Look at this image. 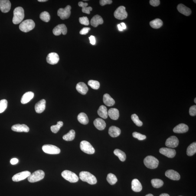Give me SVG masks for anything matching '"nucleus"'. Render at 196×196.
Returning a JSON list of instances; mask_svg holds the SVG:
<instances>
[{
	"mask_svg": "<svg viewBox=\"0 0 196 196\" xmlns=\"http://www.w3.org/2000/svg\"><path fill=\"white\" fill-rule=\"evenodd\" d=\"M24 12L23 8L21 7H17L14 11V17L12 22L14 24L20 23L24 19Z\"/></svg>",
	"mask_w": 196,
	"mask_h": 196,
	"instance_id": "f257e3e1",
	"label": "nucleus"
},
{
	"mask_svg": "<svg viewBox=\"0 0 196 196\" xmlns=\"http://www.w3.org/2000/svg\"><path fill=\"white\" fill-rule=\"evenodd\" d=\"M79 176L81 181L86 182L89 184H95L97 182L96 177L88 171H81L79 174Z\"/></svg>",
	"mask_w": 196,
	"mask_h": 196,
	"instance_id": "f03ea898",
	"label": "nucleus"
},
{
	"mask_svg": "<svg viewBox=\"0 0 196 196\" xmlns=\"http://www.w3.org/2000/svg\"><path fill=\"white\" fill-rule=\"evenodd\" d=\"M144 162L145 166L150 169H155L157 168L159 163L157 158L152 156L146 157Z\"/></svg>",
	"mask_w": 196,
	"mask_h": 196,
	"instance_id": "7ed1b4c3",
	"label": "nucleus"
},
{
	"mask_svg": "<svg viewBox=\"0 0 196 196\" xmlns=\"http://www.w3.org/2000/svg\"><path fill=\"white\" fill-rule=\"evenodd\" d=\"M35 27V23L32 20L28 19L23 21L20 24L19 28L21 31L27 32L32 30Z\"/></svg>",
	"mask_w": 196,
	"mask_h": 196,
	"instance_id": "20e7f679",
	"label": "nucleus"
},
{
	"mask_svg": "<svg viewBox=\"0 0 196 196\" xmlns=\"http://www.w3.org/2000/svg\"><path fill=\"white\" fill-rule=\"evenodd\" d=\"M44 176V171L41 170H38L31 174L28 177V180L31 183L37 182L43 179Z\"/></svg>",
	"mask_w": 196,
	"mask_h": 196,
	"instance_id": "39448f33",
	"label": "nucleus"
},
{
	"mask_svg": "<svg viewBox=\"0 0 196 196\" xmlns=\"http://www.w3.org/2000/svg\"><path fill=\"white\" fill-rule=\"evenodd\" d=\"M63 178L71 183H76L78 181L79 178L77 175L71 171L66 170L61 173Z\"/></svg>",
	"mask_w": 196,
	"mask_h": 196,
	"instance_id": "423d86ee",
	"label": "nucleus"
},
{
	"mask_svg": "<svg viewBox=\"0 0 196 196\" xmlns=\"http://www.w3.org/2000/svg\"><path fill=\"white\" fill-rule=\"evenodd\" d=\"M80 148L83 152L89 155H92L95 152L94 148L90 143L86 141H83L81 142Z\"/></svg>",
	"mask_w": 196,
	"mask_h": 196,
	"instance_id": "0eeeda50",
	"label": "nucleus"
},
{
	"mask_svg": "<svg viewBox=\"0 0 196 196\" xmlns=\"http://www.w3.org/2000/svg\"><path fill=\"white\" fill-rule=\"evenodd\" d=\"M42 150L45 153L50 155H57L59 154L61 152L58 147L49 144L43 145Z\"/></svg>",
	"mask_w": 196,
	"mask_h": 196,
	"instance_id": "6e6552de",
	"label": "nucleus"
},
{
	"mask_svg": "<svg viewBox=\"0 0 196 196\" xmlns=\"http://www.w3.org/2000/svg\"><path fill=\"white\" fill-rule=\"evenodd\" d=\"M71 9V7L70 5L67 6L64 8H60L57 11V15L61 19H67L70 16Z\"/></svg>",
	"mask_w": 196,
	"mask_h": 196,
	"instance_id": "1a4fd4ad",
	"label": "nucleus"
},
{
	"mask_svg": "<svg viewBox=\"0 0 196 196\" xmlns=\"http://www.w3.org/2000/svg\"><path fill=\"white\" fill-rule=\"evenodd\" d=\"M114 15L117 19L120 20L125 19L128 17V13L125 10V8L123 6L119 7L115 10Z\"/></svg>",
	"mask_w": 196,
	"mask_h": 196,
	"instance_id": "9d476101",
	"label": "nucleus"
},
{
	"mask_svg": "<svg viewBox=\"0 0 196 196\" xmlns=\"http://www.w3.org/2000/svg\"><path fill=\"white\" fill-rule=\"evenodd\" d=\"M31 173L28 171H22L15 174L12 177V180L14 182H19L25 179L31 175Z\"/></svg>",
	"mask_w": 196,
	"mask_h": 196,
	"instance_id": "9b49d317",
	"label": "nucleus"
},
{
	"mask_svg": "<svg viewBox=\"0 0 196 196\" xmlns=\"http://www.w3.org/2000/svg\"><path fill=\"white\" fill-rule=\"evenodd\" d=\"M67 32V29L64 24H59L53 30V34L55 36H59L61 34L65 35Z\"/></svg>",
	"mask_w": 196,
	"mask_h": 196,
	"instance_id": "f8f14e48",
	"label": "nucleus"
},
{
	"mask_svg": "<svg viewBox=\"0 0 196 196\" xmlns=\"http://www.w3.org/2000/svg\"><path fill=\"white\" fill-rule=\"evenodd\" d=\"M159 152L160 153L169 158H174L176 154L175 150L170 148H161Z\"/></svg>",
	"mask_w": 196,
	"mask_h": 196,
	"instance_id": "ddd939ff",
	"label": "nucleus"
},
{
	"mask_svg": "<svg viewBox=\"0 0 196 196\" xmlns=\"http://www.w3.org/2000/svg\"><path fill=\"white\" fill-rule=\"evenodd\" d=\"M179 141L178 138L175 136H171L166 140L165 145L170 148H175L178 146Z\"/></svg>",
	"mask_w": 196,
	"mask_h": 196,
	"instance_id": "4468645a",
	"label": "nucleus"
},
{
	"mask_svg": "<svg viewBox=\"0 0 196 196\" xmlns=\"http://www.w3.org/2000/svg\"><path fill=\"white\" fill-rule=\"evenodd\" d=\"M47 62L51 65L57 64L59 60V57L57 53L52 52L48 55L46 58Z\"/></svg>",
	"mask_w": 196,
	"mask_h": 196,
	"instance_id": "2eb2a0df",
	"label": "nucleus"
},
{
	"mask_svg": "<svg viewBox=\"0 0 196 196\" xmlns=\"http://www.w3.org/2000/svg\"><path fill=\"white\" fill-rule=\"evenodd\" d=\"M11 7V2L8 0H0V10L2 12H9Z\"/></svg>",
	"mask_w": 196,
	"mask_h": 196,
	"instance_id": "dca6fc26",
	"label": "nucleus"
},
{
	"mask_svg": "<svg viewBox=\"0 0 196 196\" xmlns=\"http://www.w3.org/2000/svg\"><path fill=\"white\" fill-rule=\"evenodd\" d=\"M12 130L14 132H28L30 129L27 125L25 124H17L13 125L11 127Z\"/></svg>",
	"mask_w": 196,
	"mask_h": 196,
	"instance_id": "f3484780",
	"label": "nucleus"
},
{
	"mask_svg": "<svg viewBox=\"0 0 196 196\" xmlns=\"http://www.w3.org/2000/svg\"><path fill=\"white\" fill-rule=\"evenodd\" d=\"M165 175L170 179L174 181H178L181 178L179 173L177 171L173 170H167L165 173Z\"/></svg>",
	"mask_w": 196,
	"mask_h": 196,
	"instance_id": "a211bd4d",
	"label": "nucleus"
},
{
	"mask_svg": "<svg viewBox=\"0 0 196 196\" xmlns=\"http://www.w3.org/2000/svg\"><path fill=\"white\" fill-rule=\"evenodd\" d=\"M188 127L184 124H180L174 128L173 132L177 133H184L188 130Z\"/></svg>",
	"mask_w": 196,
	"mask_h": 196,
	"instance_id": "6ab92c4d",
	"label": "nucleus"
},
{
	"mask_svg": "<svg viewBox=\"0 0 196 196\" xmlns=\"http://www.w3.org/2000/svg\"><path fill=\"white\" fill-rule=\"evenodd\" d=\"M95 127L100 130H103L106 127V124L105 121L101 118H97L93 122Z\"/></svg>",
	"mask_w": 196,
	"mask_h": 196,
	"instance_id": "aec40b11",
	"label": "nucleus"
},
{
	"mask_svg": "<svg viewBox=\"0 0 196 196\" xmlns=\"http://www.w3.org/2000/svg\"><path fill=\"white\" fill-rule=\"evenodd\" d=\"M46 100L42 99L37 102L35 106V110L36 112L38 113H42L46 108Z\"/></svg>",
	"mask_w": 196,
	"mask_h": 196,
	"instance_id": "412c9836",
	"label": "nucleus"
},
{
	"mask_svg": "<svg viewBox=\"0 0 196 196\" xmlns=\"http://www.w3.org/2000/svg\"><path fill=\"white\" fill-rule=\"evenodd\" d=\"M76 89L79 93L83 95H85L88 90V88L86 84L83 82H80L77 84Z\"/></svg>",
	"mask_w": 196,
	"mask_h": 196,
	"instance_id": "4be33fe9",
	"label": "nucleus"
},
{
	"mask_svg": "<svg viewBox=\"0 0 196 196\" xmlns=\"http://www.w3.org/2000/svg\"><path fill=\"white\" fill-rule=\"evenodd\" d=\"M177 10L180 13L186 16H188L191 13V11L190 8H187L185 5L180 4L177 6Z\"/></svg>",
	"mask_w": 196,
	"mask_h": 196,
	"instance_id": "5701e85b",
	"label": "nucleus"
},
{
	"mask_svg": "<svg viewBox=\"0 0 196 196\" xmlns=\"http://www.w3.org/2000/svg\"><path fill=\"white\" fill-rule=\"evenodd\" d=\"M103 19L100 16L98 15L94 16L90 21L91 25L94 27H97L100 24H103Z\"/></svg>",
	"mask_w": 196,
	"mask_h": 196,
	"instance_id": "b1692460",
	"label": "nucleus"
},
{
	"mask_svg": "<svg viewBox=\"0 0 196 196\" xmlns=\"http://www.w3.org/2000/svg\"><path fill=\"white\" fill-rule=\"evenodd\" d=\"M34 93L32 92H27L21 97V102L22 104H26L28 103L34 97Z\"/></svg>",
	"mask_w": 196,
	"mask_h": 196,
	"instance_id": "393cba45",
	"label": "nucleus"
},
{
	"mask_svg": "<svg viewBox=\"0 0 196 196\" xmlns=\"http://www.w3.org/2000/svg\"><path fill=\"white\" fill-rule=\"evenodd\" d=\"M132 188L134 191L139 192L142 190V187L141 183L137 179H135L132 180Z\"/></svg>",
	"mask_w": 196,
	"mask_h": 196,
	"instance_id": "a878e982",
	"label": "nucleus"
},
{
	"mask_svg": "<svg viewBox=\"0 0 196 196\" xmlns=\"http://www.w3.org/2000/svg\"><path fill=\"white\" fill-rule=\"evenodd\" d=\"M109 135L112 137H116L120 135L121 130L119 128L115 126L110 127L109 129Z\"/></svg>",
	"mask_w": 196,
	"mask_h": 196,
	"instance_id": "bb28decb",
	"label": "nucleus"
},
{
	"mask_svg": "<svg viewBox=\"0 0 196 196\" xmlns=\"http://www.w3.org/2000/svg\"><path fill=\"white\" fill-rule=\"evenodd\" d=\"M103 102L105 104L108 106H113L115 104V101L108 94L104 95Z\"/></svg>",
	"mask_w": 196,
	"mask_h": 196,
	"instance_id": "cd10ccee",
	"label": "nucleus"
},
{
	"mask_svg": "<svg viewBox=\"0 0 196 196\" xmlns=\"http://www.w3.org/2000/svg\"><path fill=\"white\" fill-rule=\"evenodd\" d=\"M97 113L101 117L104 119H107L108 116L107 108L103 105L99 107L97 111Z\"/></svg>",
	"mask_w": 196,
	"mask_h": 196,
	"instance_id": "c85d7f7f",
	"label": "nucleus"
},
{
	"mask_svg": "<svg viewBox=\"0 0 196 196\" xmlns=\"http://www.w3.org/2000/svg\"><path fill=\"white\" fill-rule=\"evenodd\" d=\"M108 115L113 120H117L119 117V112L117 109L110 108L108 111Z\"/></svg>",
	"mask_w": 196,
	"mask_h": 196,
	"instance_id": "c756f323",
	"label": "nucleus"
},
{
	"mask_svg": "<svg viewBox=\"0 0 196 196\" xmlns=\"http://www.w3.org/2000/svg\"><path fill=\"white\" fill-rule=\"evenodd\" d=\"M77 119L81 124L83 125L87 124L89 122V119L86 113H81L77 116Z\"/></svg>",
	"mask_w": 196,
	"mask_h": 196,
	"instance_id": "7c9ffc66",
	"label": "nucleus"
},
{
	"mask_svg": "<svg viewBox=\"0 0 196 196\" xmlns=\"http://www.w3.org/2000/svg\"><path fill=\"white\" fill-rule=\"evenodd\" d=\"M78 5L79 7L82 8V12L85 13L90 14V11L92 10V8L91 7H87L88 3H87L80 2L79 3Z\"/></svg>",
	"mask_w": 196,
	"mask_h": 196,
	"instance_id": "2f4dec72",
	"label": "nucleus"
},
{
	"mask_svg": "<svg viewBox=\"0 0 196 196\" xmlns=\"http://www.w3.org/2000/svg\"><path fill=\"white\" fill-rule=\"evenodd\" d=\"M163 23L162 20L159 19H156L151 21L150 25L152 28L154 29H158L162 26Z\"/></svg>",
	"mask_w": 196,
	"mask_h": 196,
	"instance_id": "473e14b6",
	"label": "nucleus"
},
{
	"mask_svg": "<svg viewBox=\"0 0 196 196\" xmlns=\"http://www.w3.org/2000/svg\"><path fill=\"white\" fill-rule=\"evenodd\" d=\"M196 152V142H194L189 146L187 150V154L189 156L194 155Z\"/></svg>",
	"mask_w": 196,
	"mask_h": 196,
	"instance_id": "72a5a7b5",
	"label": "nucleus"
},
{
	"mask_svg": "<svg viewBox=\"0 0 196 196\" xmlns=\"http://www.w3.org/2000/svg\"><path fill=\"white\" fill-rule=\"evenodd\" d=\"M114 153L116 156H117L119 159L122 162H124L126 159V155L124 152L119 149H115L114 151Z\"/></svg>",
	"mask_w": 196,
	"mask_h": 196,
	"instance_id": "f704fd0d",
	"label": "nucleus"
},
{
	"mask_svg": "<svg viewBox=\"0 0 196 196\" xmlns=\"http://www.w3.org/2000/svg\"><path fill=\"white\" fill-rule=\"evenodd\" d=\"M75 137V132L73 130H71L68 133L63 136V139L66 141H71L74 139Z\"/></svg>",
	"mask_w": 196,
	"mask_h": 196,
	"instance_id": "c9c22d12",
	"label": "nucleus"
},
{
	"mask_svg": "<svg viewBox=\"0 0 196 196\" xmlns=\"http://www.w3.org/2000/svg\"><path fill=\"white\" fill-rule=\"evenodd\" d=\"M152 185L154 188H159L164 185V182L158 179H154L151 181Z\"/></svg>",
	"mask_w": 196,
	"mask_h": 196,
	"instance_id": "e433bc0d",
	"label": "nucleus"
},
{
	"mask_svg": "<svg viewBox=\"0 0 196 196\" xmlns=\"http://www.w3.org/2000/svg\"><path fill=\"white\" fill-rule=\"evenodd\" d=\"M106 179L111 185H114L117 182V179L116 175L112 173H109L107 175Z\"/></svg>",
	"mask_w": 196,
	"mask_h": 196,
	"instance_id": "4c0bfd02",
	"label": "nucleus"
},
{
	"mask_svg": "<svg viewBox=\"0 0 196 196\" xmlns=\"http://www.w3.org/2000/svg\"><path fill=\"white\" fill-rule=\"evenodd\" d=\"M63 123L61 121H59L57 122L56 125H52L51 127L52 132L54 133H57L60 130V128L63 126Z\"/></svg>",
	"mask_w": 196,
	"mask_h": 196,
	"instance_id": "58836bf2",
	"label": "nucleus"
},
{
	"mask_svg": "<svg viewBox=\"0 0 196 196\" xmlns=\"http://www.w3.org/2000/svg\"><path fill=\"white\" fill-rule=\"evenodd\" d=\"M40 18L42 21L44 22H48L50 21L51 17L48 12L47 11H44L40 14Z\"/></svg>",
	"mask_w": 196,
	"mask_h": 196,
	"instance_id": "ea45409f",
	"label": "nucleus"
},
{
	"mask_svg": "<svg viewBox=\"0 0 196 196\" xmlns=\"http://www.w3.org/2000/svg\"><path fill=\"white\" fill-rule=\"evenodd\" d=\"M88 85L92 89H98L100 88V84L97 81L90 80L88 82Z\"/></svg>",
	"mask_w": 196,
	"mask_h": 196,
	"instance_id": "a19ab883",
	"label": "nucleus"
},
{
	"mask_svg": "<svg viewBox=\"0 0 196 196\" xmlns=\"http://www.w3.org/2000/svg\"><path fill=\"white\" fill-rule=\"evenodd\" d=\"M131 119L134 123L138 126H142L143 125V123L141 120H140L139 118L137 115L135 114L132 115L131 116Z\"/></svg>",
	"mask_w": 196,
	"mask_h": 196,
	"instance_id": "79ce46f5",
	"label": "nucleus"
},
{
	"mask_svg": "<svg viewBox=\"0 0 196 196\" xmlns=\"http://www.w3.org/2000/svg\"><path fill=\"white\" fill-rule=\"evenodd\" d=\"M8 102L6 99L0 101V113L5 111L8 107Z\"/></svg>",
	"mask_w": 196,
	"mask_h": 196,
	"instance_id": "37998d69",
	"label": "nucleus"
},
{
	"mask_svg": "<svg viewBox=\"0 0 196 196\" xmlns=\"http://www.w3.org/2000/svg\"><path fill=\"white\" fill-rule=\"evenodd\" d=\"M133 136L134 138H137L139 140H143L146 138V135L137 132H134L133 133Z\"/></svg>",
	"mask_w": 196,
	"mask_h": 196,
	"instance_id": "c03bdc74",
	"label": "nucleus"
},
{
	"mask_svg": "<svg viewBox=\"0 0 196 196\" xmlns=\"http://www.w3.org/2000/svg\"><path fill=\"white\" fill-rule=\"evenodd\" d=\"M79 22L80 23L83 25L88 26L89 25V21L87 17H84L80 18L79 19Z\"/></svg>",
	"mask_w": 196,
	"mask_h": 196,
	"instance_id": "a18cd8bd",
	"label": "nucleus"
},
{
	"mask_svg": "<svg viewBox=\"0 0 196 196\" xmlns=\"http://www.w3.org/2000/svg\"><path fill=\"white\" fill-rule=\"evenodd\" d=\"M189 114L190 116H195L196 115V105L191 106L189 109Z\"/></svg>",
	"mask_w": 196,
	"mask_h": 196,
	"instance_id": "49530a36",
	"label": "nucleus"
},
{
	"mask_svg": "<svg viewBox=\"0 0 196 196\" xmlns=\"http://www.w3.org/2000/svg\"><path fill=\"white\" fill-rule=\"evenodd\" d=\"M160 1L159 0H151L150 1V3L153 6H158L160 5Z\"/></svg>",
	"mask_w": 196,
	"mask_h": 196,
	"instance_id": "de8ad7c7",
	"label": "nucleus"
},
{
	"mask_svg": "<svg viewBox=\"0 0 196 196\" xmlns=\"http://www.w3.org/2000/svg\"><path fill=\"white\" fill-rule=\"evenodd\" d=\"M90 30V28L89 27H84L80 30V34L81 35H86L89 32Z\"/></svg>",
	"mask_w": 196,
	"mask_h": 196,
	"instance_id": "09e8293b",
	"label": "nucleus"
},
{
	"mask_svg": "<svg viewBox=\"0 0 196 196\" xmlns=\"http://www.w3.org/2000/svg\"><path fill=\"white\" fill-rule=\"evenodd\" d=\"M112 3V1L111 0H101L100 1V5L101 6H104L107 5V4H111Z\"/></svg>",
	"mask_w": 196,
	"mask_h": 196,
	"instance_id": "8fccbe9b",
	"label": "nucleus"
},
{
	"mask_svg": "<svg viewBox=\"0 0 196 196\" xmlns=\"http://www.w3.org/2000/svg\"><path fill=\"white\" fill-rule=\"evenodd\" d=\"M89 38L91 44L93 45L96 44V39H95V37L93 36H91L90 37H89Z\"/></svg>",
	"mask_w": 196,
	"mask_h": 196,
	"instance_id": "3c124183",
	"label": "nucleus"
},
{
	"mask_svg": "<svg viewBox=\"0 0 196 196\" xmlns=\"http://www.w3.org/2000/svg\"><path fill=\"white\" fill-rule=\"evenodd\" d=\"M18 160L17 158H14L11 160L10 163L12 165H14L18 163Z\"/></svg>",
	"mask_w": 196,
	"mask_h": 196,
	"instance_id": "603ef678",
	"label": "nucleus"
},
{
	"mask_svg": "<svg viewBox=\"0 0 196 196\" xmlns=\"http://www.w3.org/2000/svg\"><path fill=\"white\" fill-rule=\"evenodd\" d=\"M120 25L121 26L122 29L125 30L126 28V26L125 24L124 23H122L120 24Z\"/></svg>",
	"mask_w": 196,
	"mask_h": 196,
	"instance_id": "864d4df0",
	"label": "nucleus"
},
{
	"mask_svg": "<svg viewBox=\"0 0 196 196\" xmlns=\"http://www.w3.org/2000/svg\"><path fill=\"white\" fill-rule=\"evenodd\" d=\"M118 28H119V31H123V29H122V27H121V26L120 25V24H118Z\"/></svg>",
	"mask_w": 196,
	"mask_h": 196,
	"instance_id": "5fc2aeb1",
	"label": "nucleus"
},
{
	"mask_svg": "<svg viewBox=\"0 0 196 196\" xmlns=\"http://www.w3.org/2000/svg\"><path fill=\"white\" fill-rule=\"evenodd\" d=\"M159 196H170L169 195L166 194V193H164V194H162L160 195Z\"/></svg>",
	"mask_w": 196,
	"mask_h": 196,
	"instance_id": "6e6d98bb",
	"label": "nucleus"
},
{
	"mask_svg": "<svg viewBox=\"0 0 196 196\" xmlns=\"http://www.w3.org/2000/svg\"><path fill=\"white\" fill-rule=\"evenodd\" d=\"M47 0H38V2H46L47 1Z\"/></svg>",
	"mask_w": 196,
	"mask_h": 196,
	"instance_id": "4d7b16f0",
	"label": "nucleus"
},
{
	"mask_svg": "<svg viewBox=\"0 0 196 196\" xmlns=\"http://www.w3.org/2000/svg\"><path fill=\"white\" fill-rule=\"evenodd\" d=\"M145 196H154L153 195H152V194H148V195H146Z\"/></svg>",
	"mask_w": 196,
	"mask_h": 196,
	"instance_id": "13d9d810",
	"label": "nucleus"
},
{
	"mask_svg": "<svg viewBox=\"0 0 196 196\" xmlns=\"http://www.w3.org/2000/svg\"><path fill=\"white\" fill-rule=\"evenodd\" d=\"M194 102H195V103H196V98L194 99Z\"/></svg>",
	"mask_w": 196,
	"mask_h": 196,
	"instance_id": "bf43d9fd",
	"label": "nucleus"
},
{
	"mask_svg": "<svg viewBox=\"0 0 196 196\" xmlns=\"http://www.w3.org/2000/svg\"><path fill=\"white\" fill-rule=\"evenodd\" d=\"M194 2H195V3H196V1H194Z\"/></svg>",
	"mask_w": 196,
	"mask_h": 196,
	"instance_id": "052dcab7",
	"label": "nucleus"
},
{
	"mask_svg": "<svg viewBox=\"0 0 196 196\" xmlns=\"http://www.w3.org/2000/svg\"></svg>",
	"mask_w": 196,
	"mask_h": 196,
	"instance_id": "680f3d73",
	"label": "nucleus"
}]
</instances>
